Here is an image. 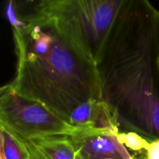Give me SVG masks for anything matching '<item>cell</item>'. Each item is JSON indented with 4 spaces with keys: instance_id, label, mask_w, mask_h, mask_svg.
Returning a JSON list of instances; mask_svg holds the SVG:
<instances>
[{
    "instance_id": "cell-12",
    "label": "cell",
    "mask_w": 159,
    "mask_h": 159,
    "mask_svg": "<svg viewBox=\"0 0 159 159\" xmlns=\"http://www.w3.org/2000/svg\"><path fill=\"white\" fill-rule=\"evenodd\" d=\"M144 159H147V158H146V155H145V158H144Z\"/></svg>"
},
{
    "instance_id": "cell-4",
    "label": "cell",
    "mask_w": 159,
    "mask_h": 159,
    "mask_svg": "<svg viewBox=\"0 0 159 159\" xmlns=\"http://www.w3.org/2000/svg\"><path fill=\"white\" fill-rule=\"evenodd\" d=\"M0 93V127L18 139L71 136L79 130L38 102L17 94L8 84Z\"/></svg>"
},
{
    "instance_id": "cell-10",
    "label": "cell",
    "mask_w": 159,
    "mask_h": 159,
    "mask_svg": "<svg viewBox=\"0 0 159 159\" xmlns=\"http://www.w3.org/2000/svg\"><path fill=\"white\" fill-rule=\"evenodd\" d=\"M145 155L147 159H159V139L149 142Z\"/></svg>"
},
{
    "instance_id": "cell-11",
    "label": "cell",
    "mask_w": 159,
    "mask_h": 159,
    "mask_svg": "<svg viewBox=\"0 0 159 159\" xmlns=\"http://www.w3.org/2000/svg\"><path fill=\"white\" fill-rule=\"evenodd\" d=\"M0 159H5L4 156L2 155H1V154H0Z\"/></svg>"
},
{
    "instance_id": "cell-1",
    "label": "cell",
    "mask_w": 159,
    "mask_h": 159,
    "mask_svg": "<svg viewBox=\"0 0 159 159\" xmlns=\"http://www.w3.org/2000/svg\"><path fill=\"white\" fill-rule=\"evenodd\" d=\"M96 66L120 133L159 139V10L146 0H123Z\"/></svg>"
},
{
    "instance_id": "cell-8",
    "label": "cell",
    "mask_w": 159,
    "mask_h": 159,
    "mask_svg": "<svg viewBox=\"0 0 159 159\" xmlns=\"http://www.w3.org/2000/svg\"><path fill=\"white\" fill-rule=\"evenodd\" d=\"M0 154L5 159H30L20 141L2 128L0 130Z\"/></svg>"
},
{
    "instance_id": "cell-9",
    "label": "cell",
    "mask_w": 159,
    "mask_h": 159,
    "mask_svg": "<svg viewBox=\"0 0 159 159\" xmlns=\"http://www.w3.org/2000/svg\"><path fill=\"white\" fill-rule=\"evenodd\" d=\"M118 140L122 144L133 151L141 152L147 149L149 142L137 133H120L117 135Z\"/></svg>"
},
{
    "instance_id": "cell-3",
    "label": "cell",
    "mask_w": 159,
    "mask_h": 159,
    "mask_svg": "<svg viewBox=\"0 0 159 159\" xmlns=\"http://www.w3.org/2000/svg\"><path fill=\"white\" fill-rule=\"evenodd\" d=\"M35 3L96 64L123 0H41Z\"/></svg>"
},
{
    "instance_id": "cell-2",
    "label": "cell",
    "mask_w": 159,
    "mask_h": 159,
    "mask_svg": "<svg viewBox=\"0 0 159 159\" xmlns=\"http://www.w3.org/2000/svg\"><path fill=\"white\" fill-rule=\"evenodd\" d=\"M16 69L9 86L20 96L38 102L69 124L81 104L101 100L97 66L42 13L35 1L8 3Z\"/></svg>"
},
{
    "instance_id": "cell-6",
    "label": "cell",
    "mask_w": 159,
    "mask_h": 159,
    "mask_svg": "<svg viewBox=\"0 0 159 159\" xmlns=\"http://www.w3.org/2000/svg\"><path fill=\"white\" fill-rule=\"evenodd\" d=\"M18 140L30 159H82L71 136L57 135L36 139Z\"/></svg>"
},
{
    "instance_id": "cell-7",
    "label": "cell",
    "mask_w": 159,
    "mask_h": 159,
    "mask_svg": "<svg viewBox=\"0 0 159 159\" xmlns=\"http://www.w3.org/2000/svg\"><path fill=\"white\" fill-rule=\"evenodd\" d=\"M69 124L81 129L107 130L120 134L108 107L102 99H92L79 106L71 113Z\"/></svg>"
},
{
    "instance_id": "cell-5",
    "label": "cell",
    "mask_w": 159,
    "mask_h": 159,
    "mask_svg": "<svg viewBox=\"0 0 159 159\" xmlns=\"http://www.w3.org/2000/svg\"><path fill=\"white\" fill-rule=\"evenodd\" d=\"M118 134L111 130L79 128L71 138L82 159H134L120 142Z\"/></svg>"
}]
</instances>
